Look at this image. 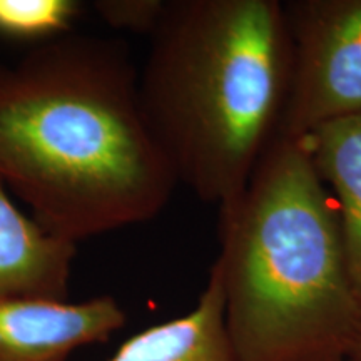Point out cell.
I'll list each match as a JSON object with an SVG mask.
<instances>
[{
	"label": "cell",
	"mask_w": 361,
	"mask_h": 361,
	"mask_svg": "<svg viewBox=\"0 0 361 361\" xmlns=\"http://www.w3.org/2000/svg\"><path fill=\"white\" fill-rule=\"evenodd\" d=\"M124 42L66 34L0 64V180L75 243L156 218L178 186Z\"/></svg>",
	"instance_id": "obj_1"
},
{
	"label": "cell",
	"mask_w": 361,
	"mask_h": 361,
	"mask_svg": "<svg viewBox=\"0 0 361 361\" xmlns=\"http://www.w3.org/2000/svg\"><path fill=\"white\" fill-rule=\"evenodd\" d=\"M290 74L278 0H166L137 94L178 184L218 207L241 194L279 133Z\"/></svg>",
	"instance_id": "obj_2"
},
{
	"label": "cell",
	"mask_w": 361,
	"mask_h": 361,
	"mask_svg": "<svg viewBox=\"0 0 361 361\" xmlns=\"http://www.w3.org/2000/svg\"><path fill=\"white\" fill-rule=\"evenodd\" d=\"M213 264L241 361H350L361 303L303 137L276 135L241 194L219 206Z\"/></svg>",
	"instance_id": "obj_3"
},
{
	"label": "cell",
	"mask_w": 361,
	"mask_h": 361,
	"mask_svg": "<svg viewBox=\"0 0 361 361\" xmlns=\"http://www.w3.org/2000/svg\"><path fill=\"white\" fill-rule=\"evenodd\" d=\"M291 74L278 135L361 114V0L284 2Z\"/></svg>",
	"instance_id": "obj_4"
},
{
	"label": "cell",
	"mask_w": 361,
	"mask_h": 361,
	"mask_svg": "<svg viewBox=\"0 0 361 361\" xmlns=\"http://www.w3.org/2000/svg\"><path fill=\"white\" fill-rule=\"evenodd\" d=\"M124 323L112 296L82 303L0 298V361H66L80 346L107 341Z\"/></svg>",
	"instance_id": "obj_5"
},
{
	"label": "cell",
	"mask_w": 361,
	"mask_h": 361,
	"mask_svg": "<svg viewBox=\"0 0 361 361\" xmlns=\"http://www.w3.org/2000/svg\"><path fill=\"white\" fill-rule=\"evenodd\" d=\"M78 245L17 209L0 180V298L67 301Z\"/></svg>",
	"instance_id": "obj_6"
},
{
	"label": "cell",
	"mask_w": 361,
	"mask_h": 361,
	"mask_svg": "<svg viewBox=\"0 0 361 361\" xmlns=\"http://www.w3.org/2000/svg\"><path fill=\"white\" fill-rule=\"evenodd\" d=\"M109 361H241L226 324L218 268L211 266L204 290L189 313L129 338Z\"/></svg>",
	"instance_id": "obj_7"
},
{
	"label": "cell",
	"mask_w": 361,
	"mask_h": 361,
	"mask_svg": "<svg viewBox=\"0 0 361 361\" xmlns=\"http://www.w3.org/2000/svg\"><path fill=\"white\" fill-rule=\"evenodd\" d=\"M303 139L335 202L351 281L361 303V114L323 126Z\"/></svg>",
	"instance_id": "obj_8"
},
{
	"label": "cell",
	"mask_w": 361,
	"mask_h": 361,
	"mask_svg": "<svg viewBox=\"0 0 361 361\" xmlns=\"http://www.w3.org/2000/svg\"><path fill=\"white\" fill-rule=\"evenodd\" d=\"M79 11L74 0H0V37L49 42L71 32Z\"/></svg>",
	"instance_id": "obj_9"
},
{
	"label": "cell",
	"mask_w": 361,
	"mask_h": 361,
	"mask_svg": "<svg viewBox=\"0 0 361 361\" xmlns=\"http://www.w3.org/2000/svg\"><path fill=\"white\" fill-rule=\"evenodd\" d=\"M166 8V0H97L94 11L99 17L117 30L135 34L154 32Z\"/></svg>",
	"instance_id": "obj_10"
},
{
	"label": "cell",
	"mask_w": 361,
	"mask_h": 361,
	"mask_svg": "<svg viewBox=\"0 0 361 361\" xmlns=\"http://www.w3.org/2000/svg\"><path fill=\"white\" fill-rule=\"evenodd\" d=\"M350 361H361V333L358 335V338H356L353 350H351Z\"/></svg>",
	"instance_id": "obj_11"
}]
</instances>
